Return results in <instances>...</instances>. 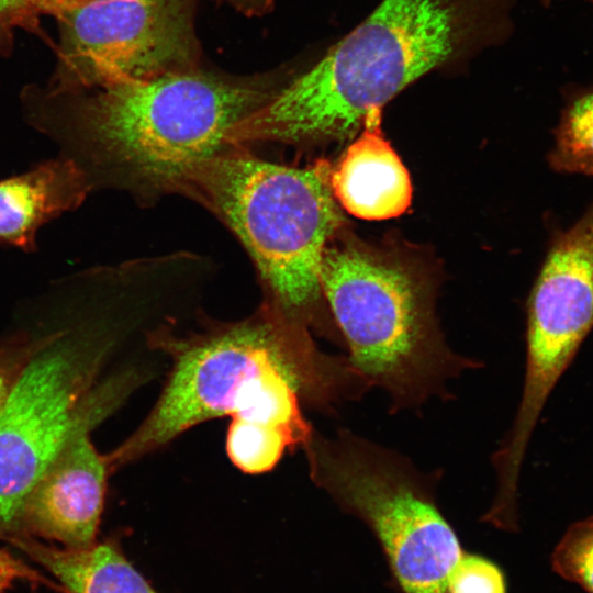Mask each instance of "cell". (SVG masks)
I'll use <instances>...</instances> for the list:
<instances>
[{
  "label": "cell",
  "mask_w": 593,
  "mask_h": 593,
  "mask_svg": "<svg viewBox=\"0 0 593 593\" xmlns=\"http://www.w3.org/2000/svg\"><path fill=\"white\" fill-rule=\"evenodd\" d=\"M46 335L19 336L0 344V412L30 358L44 344Z\"/></svg>",
  "instance_id": "17"
},
{
  "label": "cell",
  "mask_w": 593,
  "mask_h": 593,
  "mask_svg": "<svg viewBox=\"0 0 593 593\" xmlns=\"http://www.w3.org/2000/svg\"><path fill=\"white\" fill-rule=\"evenodd\" d=\"M551 562L560 577L593 593V516L567 529L553 550Z\"/></svg>",
  "instance_id": "15"
},
{
  "label": "cell",
  "mask_w": 593,
  "mask_h": 593,
  "mask_svg": "<svg viewBox=\"0 0 593 593\" xmlns=\"http://www.w3.org/2000/svg\"><path fill=\"white\" fill-rule=\"evenodd\" d=\"M546 2L550 1V0H545Z\"/></svg>",
  "instance_id": "20"
},
{
  "label": "cell",
  "mask_w": 593,
  "mask_h": 593,
  "mask_svg": "<svg viewBox=\"0 0 593 593\" xmlns=\"http://www.w3.org/2000/svg\"><path fill=\"white\" fill-rule=\"evenodd\" d=\"M57 20L55 94L195 68L191 0H86Z\"/></svg>",
  "instance_id": "8"
},
{
  "label": "cell",
  "mask_w": 593,
  "mask_h": 593,
  "mask_svg": "<svg viewBox=\"0 0 593 593\" xmlns=\"http://www.w3.org/2000/svg\"><path fill=\"white\" fill-rule=\"evenodd\" d=\"M92 430H78L31 489L22 508L21 535L74 549L97 541L110 470L92 444Z\"/></svg>",
  "instance_id": "9"
},
{
  "label": "cell",
  "mask_w": 593,
  "mask_h": 593,
  "mask_svg": "<svg viewBox=\"0 0 593 593\" xmlns=\"http://www.w3.org/2000/svg\"><path fill=\"white\" fill-rule=\"evenodd\" d=\"M16 581L42 584L56 592L67 593L60 584L37 572L7 550L0 549V593H3Z\"/></svg>",
  "instance_id": "18"
},
{
  "label": "cell",
  "mask_w": 593,
  "mask_h": 593,
  "mask_svg": "<svg viewBox=\"0 0 593 593\" xmlns=\"http://www.w3.org/2000/svg\"><path fill=\"white\" fill-rule=\"evenodd\" d=\"M548 160L556 171L593 176V87L567 98Z\"/></svg>",
  "instance_id": "13"
},
{
  "label": "cell",
  "mask_w": 593,
  "mask_h": 593,
  "mask_svg": "<svg viewBox=\"0 0 593 593\" xmlns=\"http://www.w3.org/2000/svg\"><path fill=\"white\" fill-rule=\"evenodd\" d=\"M152 344L170 370L144 421L105 455L110 472L228 415L278 428L303 448L314 432L301 402L328 409L368 389L347 358L321 351L306 326L266 302L246 320L188 336L165 331Z\"/></svg>",
  "instance_id": "1"
},
{
  "label": "cell",
  "mask_w": 593,
  "mask_h": 593,
  "mask_svg": "<svg viewBox=\"0 0 593 593\" xmlns=\"http://www.w3.org/2000/svg\"><path fill=\"white\" fill-rule=\"evenodd\" d=\"M5 541L49 571L67 593H157L112 539L79 549L26 535Z\"/></svg>",
  "instance_id": "12"
},
{
  "label": "cell",
  "mask_w": 593,
  "mask_h": 593,
  "mask_svg": "<svg viewBox=\"0 0 593 593\" xmlns=\"http://www.w3.org/2000/svg\"><path fill=\"white\" fill-rule=\"evenodd\" d=\"M278 90L197 68L98 87L60 142L93 170L141 193H181L206 160L230 149L232 128Z\"/></svg>",
  "instance_id": "3"
},
{
  "label": "cell",
  "mask_w": 593,
  "mask_h": 593,
  "mask_svg": "<svg viewBox=\"0 0 593 593\" xmlns=\"http://www.w3.org/2000/svg\"><path fill=\"white\" fill-rule=\"evenodd\" d=\"M379 112L370 113L361 135L331 170L335 199L351 215L381 221L403 214L412 201L410 175L379 128Z\"/></svg>",
  "instance_id": "10"
},
{
  "label": "cell",
  "mask_w": 593,
  "mask_h": 593,
  "mask_svg": "<svg viewBox=\"0 0 593 593\" xmlns=\"http://www.w3.org/2000/svg\"><path fill=\"white\" fill-rule=\"evenodd\" d=\"M90 189L85 171L65 156L1 180L0 242L33 251L40 227L77 209Z\"/></svg>",
  "instance_id": "11"
},
{
  "label": "cell",
  "mask_w": 593,
  "mask_h": 593,
  "mask_svg": "<svg viewBox=\"0 0 593 593\" xmlns=\"http://www.w3.org/2000/svg\"><path fill=\"white\" fill-rule=\"evenodd\" d=\"M86 0H0V47L9 45L18 27L35 30L43 15L61 16Z\"/></svg>",
  "instance_id": "16"
},
{
  "label": "cell",
  "mask_w": 593,
  "mask_h": 593,
  "mask_svg": "<svg viewBox=\"0 0 593 593\" xmlns=\"http://www.w3.org/2000/svg\"><path fill=\"white\" fill-rule=\"evenodd\" d=\"M591 2H593V0H590Z\"/></svg>",
  "instance_id": "21"
},
{
  "label": "cell",
  "mask_w": 593,
  "mask_h": 593,
  "mask_svg": "<svg viewBox=\"0 0 593 593\" xmlns=\"http://www.w3.org/2000/svg\"><path fill=\"white\" fill-rule=\"evenodd\" d=\"M320 280L347 360L389 395L393 412L449 396L451 379L481 366L446 345L419 283L400 265L353 246L327 247Z\"/></svg>",
  "instance_id": "5"
},
{
  "label": "cell",
  "mask_w": 593,
  "mask_h": 593,
  "mask_svg": "<svg viewBox=\"0 0 593 593\" xmlns=\"http://www.w3.org/2000/svg\"><path fill=\"white\" fill-rule=\"evenodd\" d=\"M332 167H289L235 146L203 163L181 193L222 220L253 258L265 301L309 328L322 298L327 243L344 217L331 187Z\"/></svg>",
  "instance_id": "4"
},
{
  "label": "cell",
  "mask_w": 593,
  "mask_h": 593,
  "mask_svg": "<svg viewBox=\"0 0 593 593\" xmlns=\"http://www.w3.org/2000/svg\"><path fill=\"white\" fill-rule=\"evenodd\" d=\"M294 446L278 428L232 419L226 436L230 460L243 472L258 474L271 470L287 449Z\"/></svg>",
  "instance_id": "14"
},
{
  "label": "cell",
  "mask_w": 593,
  "mask_h": 593,
  "mask_svg": "<svg viewBox=\"0 0 593 593\" xmlns=\"http://www.w3.org/2000/svg\"><path fill=\"white\" fill-rule=\"evenodd\" d=\"M469 0H383L315 66L235 125L232 146L351 137L366 118L473 37Z\"/></svg>",
  "instance_id": "2"
},
{
  "label": "cell",
  "mask_w": 593,
  "mask_h": 593,
  "mask_svg": "<svg viewBox=\"0 0 593 593\" xmlns=\"http://www.w3.org/2000/svg\"><path fill=\"white\" fill-rule=\"evenodd\" d=\"M238 9L248 13H262L268 10L273 0H227Z\"/></svg>",
  "instance_id": "19"
},
{
  "label": "cell",
  "mask_w": 593,
  "mask_h": 593,
  "mask_svg": "<svg viewBox=\"0 0 593 593\" xmlns=\"http://www.w3.org/2000/svg\"><path fill=\"white\" fill-rule=\"evenodd\" d=\"M114 343L97 324L49 333L16 380L0 412V539L22 534L24 501L67 441L139 385L135 370L98 381Z\"/></svg>",
  "instance_id": "6"
},
{
  "label": "cell",
  "mask_w": 593,
  "mask_h": 593,
  "mask_svg": "<svg viewBox=\"0 0 593 593\" xmlns=\"http://www.w3.org/2000/svg\"><path fill=\"white\" fill-rule=\"evenodd\" d=\"M328 493L373 532L405 593H448L463 556L435 499V481L380 445L360 448L333 472Z\"/></svg>",
  "instance_id": "7"
}]
</instances>
